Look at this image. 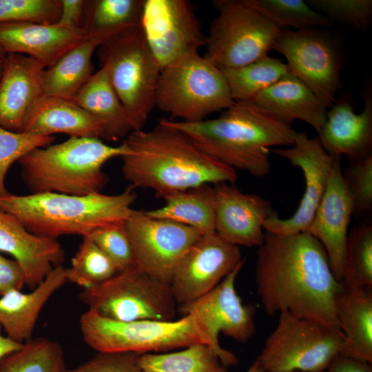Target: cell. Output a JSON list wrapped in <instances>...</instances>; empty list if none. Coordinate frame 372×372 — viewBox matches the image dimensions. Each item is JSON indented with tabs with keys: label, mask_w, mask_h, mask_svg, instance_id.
<instances>
[{
	"label": "cell",
	"mask_w": 372,
	"mask_h": 372,
	"mask_svg": "<svg viewBox=\"0 0 372 372\" xmlns=\"http://www.w3.org/2000/svg\"><path fill=\"white\" fill-rule=\"evenodd\" d=\"M134 258L141 270L170 284L187 251L202 236L198 230L133 210L125 223Z\"/></svg>",
	"instance_id": "cell-13"
},
{
	"label": "cell",
	"mask_w": 372,
	"mask_h": 372,
	"mask_svg": "<svg viewBox=\"0 0 372 372\" xmlns=\"http://www.w3.org/2000/svg\"><path fill=\"white\" fill-rule=\"evenodd\" d=\"M335 311L347 355L371 364V289L349 290L342 287L335 298Z\"/></svg>",
	"instance_id": "cell-28"
},
{
	"label": "cell",
	"mask_w": 372,
	"mask_h": 372,
	"mask_svg": "<svg viewBox=\"0 0 372 372\" xmlns=\"http://www.w3.org/2000/svg\"><path fill=\"white\" fill-rule=\"evenodd\" d=\"M8 53L0 45V80L4 72Z\"/></svg>",
	"instance_id": "cell-48"
},
{
	"label": "cell",
	"mask_w": 372,
	"mask_h": 372,
	"mask_svg": "<svg viewBox=\"0 0 372 372\" xmlns=\"http://www.w3.org/2000/svg\"><path fill=\"white\" fill-rule=\"evenodd\" d=\"M63 348L56 341L31 338L0 360V372H65Z\"/></svg>",
	"instance_id": "cell-34"
},
{
	"label": "cell",
	"mask_w": 372,
	"mask_h": 372,
	"mask_svg": "<svg viewBox=\"0 0 372 372\" xmlns=\"http://www.w3.org/2000/svg\"><path fill=\"white\" fill-rule=\"evenodd\" d=\"M0 251L10 254L18 262L25 274V285L31 289L65 260L58 239L31 233L14 216L1 209Z\"/></svg>",
	"instance_id": "cell-22"
},
{
	"label": "cell",
	"mask_w": 372,
	"mask_h": 372,
	"mask_svg": "<svg viewBox=\"0 0 372 372\" xmlns=\"http://www.w3.org/2000/svg\"><path fill=\"white\" fill-rule=\"evenodd\" d=\"M89 236L111 259L118 271L135 265L131 242L125 224L103 227Z\"/></svg>",
	"instance_id": "cell-41"
},
{
	"label": "cell",
	"mask_w": 372,
	"mask_h": 372,
	"mask_svg": "<svg viewBox=\"0 0 372 372\" xmlns=\"http://www.w3.org/2000/svg\"><path fill=\"white\" fill-rule=\"evenodd\" d=\"M165 205L146 211L151 217L194 228L203 234L215 232V191L213 185L176 192L163 198Z\"/></svg>",
	"instance_id": "cell-30"
},
{
	"label": "cell",
	"mask_w": 372,
	"mask_h": 372,
	"mask_svg": "<svg viewBox=\"0 0 372 372\" xmlns=\"http://www.w3.org/2000/svg\"><path fill=\"white\" fill-rule=\"evenodd\" d=\"M84 342L99 353H163L189 345H209L225 366L237 362L234 354L214 343L203 317L189 311L170 320H139L120 322L87 309L80 318Z\"/></svg>",
	"instance_id": "cell-5"
},
{
	"label": "cell",
	"mask_w": 372,
	"mask_h": 372,
	"mask_svg": "<svg viewBox=\"0 0 372 372\" xmlns=\"http://www.w3.org/2000/svg\"><path fill=\"white\" fill-rule=\"evenodd\" d=\"M134 189L130 186L114 195L9 193L0 196V209L14 216L29 231L39 236L83 237L103 227L125 224L137 198Z\"/></svg>",
	"instance_id": "cell-4"
},
{
	"label": "cell",
	"mask_w": 372,
	"mask_h": 372,
	"mask_svg": "<svg viewBox=\"0 0 372 372\" xmlns=\"http://www.w3.org/2000/svg\"><path fill=\"white\" fill-rule=\"evenodd\" d=\"M138 362L143 372H227L215 351L203 343L178 351L139 355Z\"/></svg>",
	"instance_id": "cell-31"
},
{
	"label": "cell",
	"mask_w": 372,
	"mask_h": 372,
	"mask_svg": "<svg viewBox=\"0 0 372 372\" xmlns=\"http://www.w3.org/2000/svg\"><path fill=\"white\" fill-rule=\"evenodd\" d=\"M116 34H87L43 74L44 95L70 100L92 75L94 52Z\"/></svg>",
	"instance_id": "cell-27"
},
{
	"label": "cell",
	"mask_w": 372,
	"mask_h": 372,
	"mask_svg": "<svg viewBox=\"0 0 372 372\" xmlns=\"http://www.w3.org/2000/svg\"><path fill=\"white\" fill-rule=\"evenodd\" d=\"M23 343H19L10 339L7 336L2 335L0 332V360L6 355L19 349Z\"/></svg>",
	"instance_id": "cell-47"
},
{
	"label": "cell",
	"mask_w": 372,
	"mask_h": 372,
	"mask_svg": "<svg viewBox=\"0 0 372 372\" xmlns=\"http://www.w3.org/2000/svg\"><path fill=\"white\" fill-rule=\"evenodd\" d=\"M117 272L111 259L89 236H83L71 267L65 268V278L67 282L86 289L103 282Z\"/></svg>",
	"instance_id": "cell-37"
},
{
	"label": "cell",
	"mask_w": 372,
	"mask_h": 372,
	"mask_svg": "<svg viewBox=\"0 0 372 372\" xmlns=\"http://www.w3.org/2000/svg\"><path fill=\"white\" fill-rule=\"evenodd\" d=\"M145 0L86 1L82 28L87 34H118L141 26Z\"/></svg>",
	"instance_id": "cell-32"
},
{
	"label": "cell",
	"mask_w": 372,
	"mask_h": 372,
	"mask_svg": "<svg viewBox=\"0 0 372 372\" xmlns=\"http://www.w3.org/2000/svg\"><path fill=\"white\" fill-rule=\"evenodd\" d=\"M344 181L351 196L354 214L362 216L372 209V154L353 161L345 174Z\"/></svg>",
	"instance_id": "cell-42"
},
{
	"label": "cell",
	"mask_w": 372,
	"mask_h": 372,
	"mask_svg": "<svg viewBox=\"0 0 372 372\" xmlns=\"http://www.w3.org/2000/svg\"><path fill=\"white\" fill-rule=\"evenodd\" d=\"M45 69L30 56L8 54L0 80V127L12 132H23L30 110L44 95Z\"/></svg>",
	"instance_id": "cell-21"
},
{
	"label": "cell",
	"mask_w": 372,
	"mask_h": 372,
	"mask_svg": "<svg viewBox=\"0 0 372 372\" xmlns=\"http://www.w3.org/2000/svg\"><path fill=\"white\" fill-rule=\"evenodd\" d=\"M354 206L337 156L326 190L307 231L324 247L331 270L340 282L345 251Z\"/></svg>",
	"instance_id": "cell-18"
},
{
	"label": "cell",
	"mask_w": 372,
	"mask_h": 372,
	"mask_svg": "<svg viewBox=\"0 0 372 372\" xmlns=\"http://www.w3.org/2000/svg\"><path fill=\"white\" fill-rule=\"evenodd\" d=\"M141 27L161 70L206 43L191 2L145 0Z\"/></svg>",
	"instance_id": "cell-14"
},
{
	"label": "cell",
	"mask_w": 372,
	"mask_h": 372,
	"mask_svg": "<svg viewBox=\"0 0 372 372\" xmlns=\"http://www.w3.org/2000/svg\"><path fill=\"white\" fill-rule=\"evenodd\" d=\"M60 13V0H0V23L28 21L54 24Z\"/></svg>",
	"instance_id": "cell-39"
},
{
	"label": "cell",
	"mask_w": 372,
	"mask_h": 372,
	"mask_svg": "<svg viewBox=\"0 0 372 372\" xmlns=\"http://www.w3.org/2000/svg\"><path fill=\"white\" fill-rule=\"evenodd\" d=\"M54 136H39L15 132L0 127V196L9 194L5 186L11 165L30 152L52 144Z\"/></svg>",
	"instance_id": "cell-38"
},
{
	"label": "cell",
	"mask_w": 372,
	"mask_h": 372,
	"mask_svg": "<svg viewBox=\"0 0 372 372\" xmlns=\"http://www.w3.org/2000/svg\"><path fill=\"white\" fill-rule=\"evenodd\" d=\"M340 355H347L341 332L313 320L280 313L256 360L265 372H323Z\"/></svg>",
	"instance_id": "cell-9"
},
{
	"label": "cell",
	"mask_w": 372,
	"mask_h": 372,
	"mask_svg": "<svg viewBox=\"0 0 372 372\" xmlns=\"http://www.w3.org/2000/svg\"><path fill=\"white\" fill-rule=\"evenodd\" d=\"M206 36L205 58L220 69L238 68L268 54L282 30L247 0H217Z\"/></svg>",
	"instance_id": "cell-11"
},
{
	"label": "cell",
	"mask_w": 372,
	"mask_h": 372,
	"mask_svg": "<svg viewBox=\"0 0 372 372\" xmlns=\"http://www.w3.org/2000/svg\"><path fill=\"white\" fill-rule=\"evenodd\" d=\"M340 283L345 289H371V223H360L349 231Z\"/></svg>",
	"instance_id": "cell-35"
},
{
	"label": "cell",
	"mask_w": 372,
	"mask_h": 372,
	"mask_svg": "<svg viewBox=\"0 0 372 372\" xmlns=\"http://www.w3.org/2000/svg\"><path fill=\"white\" fill-rule=\"evenodd\" d=\"M66 282L65 268L61 265L30 292L13 290L1 296L0 324L6 336L19 343L31 339L43 307Z\"/></svg>",
	"instance_id": "cell-25"
},
{
	"label": "cell",
	"mask_w": 372,
	"mask_h": 372,
	"mask_svg": "<svg viewBox=\"0 0 372 372\" xmlns=\"http://www.w3.org/2000/svg\"><path fill=\"white\" fill-rule=\"evenodd\" d=\"M220 70L234 101H251L289 73L285 63L269 54L240 68Z\"/></svg>",
	"instance_id": "cell-33"
},
{
	"label": "cell",
	"mask_w": 372,
	"mask_h": 372,
	"mask_svg": "<svg viewBox=\"0 0 372 372\" xmlns=\"http://www.w3.org/2000/svg\"><path fill=\"white\" fill-rule=\"evenodd\" d=\"M70 101L103 121L111 141H116L133 132L125 110L104 66L92 74Z\"/></svg>",
	"instance_id": "cell-29"
},
{
	"label": "cell",
	"mask_w": 372,
	"mask_h": 372,
	"mask_svg": "<svg viewBox=\"0 0 372 372\" xmlns=\"http://www.w3.org/2000/svg\"><path fill=\"white\" fill-rule=\"evenodd\" d=\"M364 107L360 114L350 92H344L327 111L318 134L322 147L333 156H345L352 161L365 158L372 149V87L367 85Z\"/></svg>",
	"instance_id": "cell-20"
},
{
	"label": "cell",
	"mask_w": 372,
	"mask_h": 372,
	"mask_svg": "<svg viewBox=\"0 0 372 372\" xmlns=\"http://www.w3.org/2000/svg\"><path fill=\"white\" fill-rule=\"evenodd\" d=\"M164 119L214 159L256 177L270 171L269 147L291 146L298 133L251 101H234L219 116L199 122Z\"/></svg>",
	"instance_id": "cell-3"
},
{
	"label": "cell",
	"mask_w": 372,
	"mask_h": 372,
	"mask_svg": "<svg viewBox=\"0 0 372 372\" xmlns=\"http://www.w3.org/2000/svg\"><path fill=\"white\" fill-rule=\"evenodd\" d=\"M79 299L89 310L120 322L174 319L178 304L170 284L134 265L83 289Z\"/></svg>",
	"instance_id": "cell-10"
},
{
	"label": "cell",
	"mask_w": 372,
	"mask_h": 372,
	"mask_svg": "<svg viewBox=\"0 0 372 372\" xmlns=\"http://www.w3.org/2000/svg\"><path fill=\"white\" fill-rule=\"evenodd\" d=\"M239 265L217 286L199 298L179 305L181 316L196 311L204 318L216 346L221 347L219 334L245 342L256 332L255 307L245 305L237 293L236 279L243 266Z\"/></svg>",
	"instance_id": "cell-19"
},
{
	"label": "cell",
	"mask_w": 372,
	"mask_h": 372,
	"mask_svg": "<svg viewBox=\"0 0 372 372\" xmlns=\"http://www.w3.org/2000/svg\"><path fill=\"white\" fill-rule=\"evenodd\" d=\"M234 102L222 70L198 52L177 59L161 72L156 106L179 121H203Z\"/></svg>",
	"instance_id": "cell-8"
},
{
	"label": "cell",
	"mask_w": 372,
	"mask_h": 372,
	"mask_svg": "<svg viewBox=\"0 0 372 372\" xmlns=\"http://www.w3.org/2000/svg\"><path fill=\"white\" fill-rule=\"evenodd\" d=\"M214 187L217 235L238 247H260L265 238V223L275 211L270 202L242 192L235 183H222Z\"/></svg>",
	"instance_id": "cell-17"
},
{
	"label": "cell",
	"mask_w": 372,
	"mask_h": 372,
	"mask_svg": "<svg viewBox=\"0 0 372 372\" xmlns=\"http://www.w3.org/2000/svg\"><path fill=\"white\" fill-rule=\"evenodd\" d=\"M255 282L265 312L289 313L340 331L335 301L342 289L327 254L308 231H265L256 256Z\"/></svg>",
	"instance_id": "cell-1"
},
{
	"label": "cell",
	"mask_w": 372,
	"mask_h": 372,
	"mask_svg": "<svg viewBox=\"0 0 372 372\" xmlns=\"http://www.w3.org/2000/svg\"><path fill=\"white\" fill-rule=\"evenodd\" d=\"M287 60L290 74L305 84L327 107L342 88L340 48L319 28L282 30L273 48Z\"/></svg>",
	"instance_id": "cell-12"
},
{
	"label": "cell",
	"mask_w": 372,
	"mask_h": 372,
	"mask_svg": "<svg viewBox=\"0 0 372 372\" xmlns=\"http://www.w3.org/2000/svg\"><path fill=\"white\" fill-rule=\"evenodd\" d=\"M251 102L289 123L295 120L304 121L318 133L327 119V107L290 73L262 91Z\"/></svg>",
	"instance_id": "cell-26"
},
{
	"label": "cell",
	"mask_w": 372,
	"mask_h": 372,
	"mask_svg": "<svg viewBox=\"0 0 372 372\" xmlns=\"http://www.w3.org/2000/svg\"><path fill=\"white\" fill-rule=\"evenodd\" d=\"M287 372H302V371H287ZM323 372H329L328 371H323Z\"/></svg>",
	"instance_id": "cell-50"
},
{
	"label": "cell",
	"mask_w": 372,
	"mask_h": 372,
	"mask_svg": "<svg viewBox=\"0 0 372 372\" xmlns=\"http://www.w3.org/2000/svg\"><path fill=\"white\" fill-rule=\"evenodd\" d=\"M122 173L134 189H149L158 198L222 183H235L237 172L214 159L164 118L148 130L132 132L123 142Z\"/></svg>",
	"instance_id": "cell-2"
},
{
	"label": "cell",
	"mask_w": 372,
	"mask_h": 372,
	"mask_svg": "<svg viewBox=\"0 0 372 372\" xmlns=\"http://www.w3.org/2000/svg\"><path fill=\"white\" fill-rule=\"evenodd\" d=\"M249 3L282 29L296 30L331 26L334 23L303 0H247Z\"/></svg>",
	"instance_id": "cell-36"
},
{
	"label": "cell",
	"mask_w": 372,
	"mask_h": 372,
	"mask_svg": "<svg viewBox=\"0 0 372 372\" xmlns=\"http://www.w3.org/2000/svg\"><path fill=\"white\" fill-rule=\"evenodd\" d=\"M329 372H372L371 364L345 355H339L327 369Z\"/></svg>",
	"instance_id": "cell-46"
},
{
	"label": "cell",
	"mask_w": 372,
	"mask_h": 372,
	"mask_svg": "<svg viewBox=\"0 0 372 372\" xmlns=\"http://www.w3.org/2000/svg\"><path fill=\"white\" fill-rule=\"evenodd\" d=\"M246 372H265L259 362L256 360Z\"/></svg>",
	"instance_id": "cell-49"
},
{
	"label": "cell",
	"mask_w": 372,
	"mask_h": 372,
	"mask_svg": "<svg viewBox=\"0 0 372 372\" xmlns=\"http://www.w3.org/2000/svg\"><path fill=\"white\" fill-rule=\"evenodd\" d=\"M87 35L83 28L28 21L0 23V45L8 53L30 56L45 68Z\"/></svg>",
	"instance_id": "cell-23"
},
{
	"label": "cell",
	"mask_w": 372,
	"mask_h": 372,
	"mask_svg": "<svg viewBox=\"0 0 372 372\" xmlns=\"http://www.w3.org/2000/svg\"><path fill=\"white\" fill-rule=\"evenodd\" d=\"M127 153L123 143L112 146L99 138L70 137L62 143L34 149L17 162L30 194L83 196L101 192L108 180L103 165Z\"/></svg>",
	"instance_id": "cell-6"
},
{
	"label": "cell",
	"mask_w": 372,
	"mask_h": 372,
	"mask_svg": "<svg viewBox=\"0 0 372 372\" xmlns=\"http://www.w3.org/2000/svg\"><path fill=\"white\" fill-rule=\"evenodd\" d=\"M60 1L61 13L58 21L54 24L65 28H82L81 21L86 1L60 0Z\"/></svg>",
	"instance_id": "cell-45"
},
{
	"label": "cell",
	"mask_w": 372,
	"mask_h": 372,
	"mask_svg": "<svg viewBox=\"0 0 372 372\" xmlns=\"http://www.w3.org/2000/svg\"><path fill=\"white\" fill-rule=\"evenodd\" d=\"M23 132L111 141L105 123L70 100L43 95L30 110Z\"/></svg>",
	"instance_id": "cell-24"
},
{
	"label": "cell",
	"mask_w": 372,
	"mask_h": 372,
	"mask_svg": "<svg viewBox=\"0 0 372 372\" xmlns=\"http://www.w3.org/2000/svg\"><path fill=\"white\" fill-rule=\"evenodd\" d=\"M274 154L299 167L305 181V191L297 210L288 218L274 211L266 220L265 230L282 234L307 231L327 188L336 157L327 152L319 139L298 132L293 144L272 150Z\"/></svg>",
	"instance_id": "cell-15"
},
{
	"label": "cell",
	"mask_w": 372,
	"mask_h": 372,
	"mask_svg": "<svg viewBox=\"0 0 372 372\" xmlns=\"http://www.w3.org/2000/svg\"><path fill=\"white\" fill-rule=\"evenodd\" d=\"M307 2L333 23L364 29L372 21L371 0H309Z\"/></svg>",
	"instance_id": "cell-40"
},
{
	"label": "cell",
	"mask_w": 372,
	"mask_h": 372,
	"mask_svg": "<svg viewBox=\"0 0 372 372\" xmlns=\"http://www.w3.org/2000/svg\"><path fill=\"white\" fill-rule=\"evenodd\" d=\"M24 286L25 277L21 265L0 254V297L13 290L21 291Z\"/></svg>",
	"instance_id": "cell-44"
},
{
	"label": "cell",
	"mask_w": 372,
	"mask_h": 372,
	"mask_svg": "<svg viewBox=\"0 0 372 372\" xmlns=\"http://www.w3.org/2000/svg\"><path fill=\"white\" fill-rule=\"evenodd\" d=\"M139 355L132 353H99L76 367L65 372H143Z\"/></svg>",
	"instance_id": "cell-43"
},
{
	"label": "cell",
	"mask_w": 372,
	"mask_h": 372,
	"mask_svg": "<svg viewBox=\"0 0 372 372\" xmlns=\"http://www.w3.org/2000/svg\"><path fill=\"white\" fill-rule=\"evenodd\" d=\"M101 66L107 68L133 131L142 130L156 107L161 69L141 26L125 30L99 48Z\"/></svg>",
	"instance_id": "cell-7"
},
{
	"label": "cell",
	"mask_w": 372,
	"mask_h": 372,
	"mask_svg": "<svg viewBox=\"0 0 372 372\" xmlns=\"http://www.w3.org/2000/svg\"><path fill=\"white\" fill-rule=\"evenodd\" d=\"M244 262L239 247L226 242L216 232L203 234L173 273L170 286L177 304L194 301L207 293Z\"/></svg>",
	"instance_id": "cell-16"
}]
</instances>
